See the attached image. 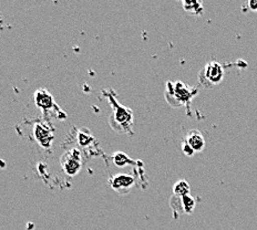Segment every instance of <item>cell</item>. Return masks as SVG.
<instances>
[{
	"instance_id": "1",
	"label": "cell",
	"mask_w": 257,
	"mask_h": 230,
	"mask_svg": "<svg viewBox=\"0 0 257 230\" xmlns=\"http://www.w3.org/2000/svg\"><path fill=\"white\" fill-rule=\"evenodd\" d=\"M196 93L197 91L194 88H190L189 85L181 81L168 82L165 98H167L168 103L173 108H179L181 105L189 104Z\"/></svg>"
},
{
	"instance_id": "2",
	"label": "cell",
	"mask_w": 257,
	"mask_h": 230,
	"mask_svg": "<svg viewBox=\"0 0 257 230\" xmlns=\"http://www.w3.org/2000/svg\"><path fill=\"white\" fill-rule=\"evenodd\" d=\"M110 103L112 105L114 113L112 116V127L116 131L120 132H131V125L133 123V115L132 111L130 109H126L124 106L120 105L117 103V101L114 98H109Z\"/></svg>"
},
{
	"instance_id": "3",
	"label": "cell",
	"mask_w": 257,
	"mask_h": 230,
	"mask_svg": "<svg viewBox=\"0 0 257 230\" xmlns=\"http://www.w3.org/2000/svg\"><path fill=\"white\" fill-rule=\"evenodd\" d=\"M224 67L217 61L208 62L206 66L202 69V71L199 74V79L201 84L204 87L211 88L215 87L218 83L222 82L224 78Z\"/></svg>"
},
{
	"instance_id": "4",
	"label": "cell",
	"mask_w": 257,
	"mask_h": 230,
	"mask_svg": "<svg viewBox=\"0 0 257 230\" xmlns=\"http://www.w3.org/2000/svg\"><path fill=\"white\" fill-rule=\"evenodd\" d=\"M205 147V141L199 130H192L182 143V151L186 156H193L195 153L202 152Z\"/></svg>"
},
{
	"instance_id": "5",
	"label": "cell",
	"mask_w": 257,
	"mask_h": 230,
	"mask_svg": "<svg viewBox=\"0 0 257 230\" xmlns=\"http://www.w3.org/2000/svg\"><path fill=\"white\" fill-rule=\"evenodd\" d=\"M61 166L69 176H76L81 169V156L77 149H71L61 156Z\"/></svg>"
},
{
	"instance_id": "6",
	"label": "cell",
	"mask_w": 257,
	"mask_h": 230,
	"mask_svg": "<svg viewBox=\"0 0 257 230\" xmlns=\"http://www.w3.org/2000/svg\"><path fill=\"white\" fill-rule=\"evenodd\" d=\"M110 185L112 189H114L119 194H126L135 185V177L127 174H117L112 176V178L110 179Z\"/></svg>"
},
{
	"instance_id": "7",
	"label": "cell",
	"mask_w": 257,
	"mask_h": 230,
	"mask_svg": "<svg viewBox=\"0 0 257 230\" xmlns=\"http://www.w3.org/2000/svg\"><path fill=\"white\" fill-rule=\"evenodd\" d=\"M35 138L39 145L44 148H50L52 142L55 140L51 128L48 127L44 123H37L35 125Z\"/></svg>"
},
{
	"instance_id": "8",
	"label": "cell",
	"mask_w": 257,
	"mask_h": 230,
	"mask_svg": "<svg viewBox=\"0 0 257 230\" xmlns=\"http://www.w3.org/2000/svg\"><path fill=\"white\" fill-rule=\"evenodd\" d=\"M172 198L173 200H170L171 207L173 208L174 211H178L179 213H191L196 206L195 198H193L191 195H185V196H175L173 195Z\"/></svg>"
},
{
	"instance_id": "9",
	"label": "cell",
	"mask_w": 257,
	"mask_h": 230,
	"mask_svg": "<svg viewBox=\"0 0 257 230\" xmlns=\"http://www.w3.org/2000/svg\"><path fill=\"white\" fill-rule=\"evenodd\" d=\"M35 103L44 113H47L56 106L53 96L46 89H38L35 92Z\"/></svg>"
},
{
	"instance_id": "10",
	"label": "cell",
	"mask_w": 257,
	"mask_h": 230,
	"mask_svg": "<svg viewBox=\"0 0 257 230\" xmlns=\"http://www.w3.org/2000/svg\"><path fill=\"white\" fill-rule=\"evenodd\" d=\"M191 192V187L190 184L187 183L186 180L181 179L179 181H176L173 186V194L175 196H185V195H190Z\"/></svg>"
},
{
	"instance_id": "11",
	"label": "cell",
	"mask_w": 257,
	"mask_h": 230,
	"mask_svg": "<svg viewBox=\"0 0 257 230\" xmlns=\"http://www.w3.org/2000/svg\"><path fill=\"white\" fill-rule=\"evenodd\" d=\"M183 8L186 13L195 16L203 14V6L200 2H183Z\"/></svg>"
},
{
	"instance_id": "12",
	"label": "cell",
	"mask_w": 257,
	"mask_h": 230,
	"mask_svg": "<svg viewBox=\"0 0 257 230\" xmlns=\"http://www.w3.org/2000/svg\"><path fill=\"white\" fill-rule=\"evenodd\" d=\"M113 163L116 165V166L122 167V166H126L128 164H133V160L128 157L126 154L117 152L113 156Z\"/></svg>"
},
{
	"instance_id": "13",
	"label": "cell",
	"mask_w": 257,
	"mask_h": 230,
	"mask_svg": "<svg viewBox=\"0 0 257 230\" xmlns=\"http://www.w3.org/2000/svg\"><path fill=\"white\" fill-rule=\"evenodd\" d=\"M244 6H247L249 12L256 13L257 12V0H249V2L244 4Z\"/></svg>"
}]
</instances>
